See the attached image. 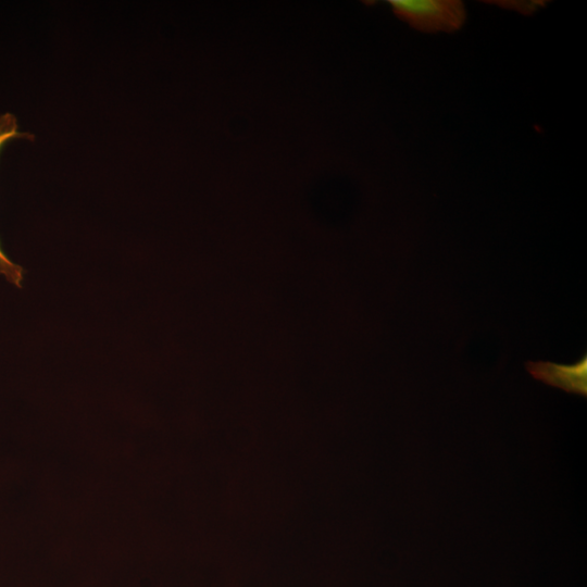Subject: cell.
Wrapping results in <instances>:
<instances>
[{"label":"cell","mask_w":587,"mask_h":587,"mask_svg":"<svg viewBox=\"0 0 587 587\" xmlns=\"http://www.w3.org/2000/svg\"><path fill=\"white\" fill-rule=\"evenodd\" d=\"M395 13L412 27L425 33L458 30L466 12L459 0H391Z\"/></svg>","instance_id":"6da1fadb"},{"label":"cell","mask_w":587,"mask_h":587,"mask_svg":"<svg viewBox=\"0 0 587 587\" xmlns=\"http://www.w3.org/2000/svg\"><path fill=\"white\" fill-rule=\"evenodd\" d=\"M527 372L537 380L566 392L587 396V355L574 364H558L547 361H528Z\"/></svg>","instance_id":"7a4b0ae2"},{"label":"cell","mask_w":587,"mask_h":587,"mask_svg":"<svg viewBox=\"0 0 587 587\" xmlns=\"http://www.w3.org/2000/svg\"><path fill=\"white\" fill-rule=\"evenodd\" d=\"M25 135L28 134L18 132L16 117L12 113L8 112L0 115V150L9 140L27 137ZM23 272V267L12 262L0 246V274L3 275L8 282L21 288Z\"/></svg>","instance_id":"3957f363"}]
</instances>
